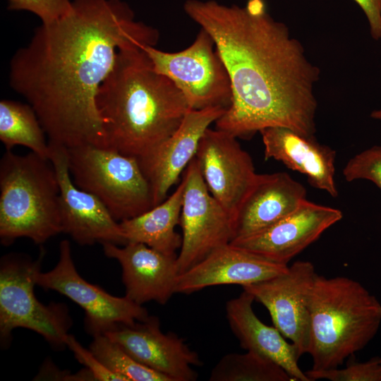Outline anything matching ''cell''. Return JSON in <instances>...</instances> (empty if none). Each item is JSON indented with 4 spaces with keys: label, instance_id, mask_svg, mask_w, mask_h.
<instances>
[{
    "label": "cell",
    "instance_id": "cell-1",
    "mask_svg": "<svg viewBox=\"0 0 381 381\" xmlns=\"http://www.w3.org/2000/svg\"><path fill=\"white\" fill-rule=\"evenodd\" d=\"M60 19L37 28L12 56L11 87L35 110L51 145L107 147L97 106L119 52L155 46L159 32L122 0H71Z\"/></svg>",
    "mask_w": 381,
    "mask_h": 381
},
{
    "label": "cell",
    "instance_id": "cell-2",
    "mask_svg": "<svg viewBox=\"0 0 381 381\" xmlns=\"http://www.w3.org/2000/svg\"><path fill=\"white\" fill-rule=\"evenodd\" d=\"M183 9L210 35L230 78L231 104L215 128L244 139L274 126L314 137L320 71L263 0L243 6L187 0Z\"/></svg>",
    "mask_w": 381,
    "mask_h": 381
},
{
    "label": "cell",
    "instance_id": "cell-3",
    "mask_svg": "<svg viewBox=\"0 0 381 381\" xmlns=\"http://www.w3.org/2000/svg\"><path fill=\"white\" fill-rule=\"evenodd\" d=\"M143 47L119 50L97 96L107 147L138 159L169 138L190 109L176 85L155 70Z\"/></svg>",
    "mask_w": 381,
    "mask_h": 381
},
{
    "label": "cell",
    "instance_id": "cell-4",
    "mask_svg": "<svg viewBox=\"0 0 381 381\" xmlns=\"http://www.w3.org/2000/svg\"><path fill=\"white\" fill-rule=\"evenodd\" d=\"M308 354L315 371L339 368L363 349L381 324V303L360 282L317 274L310 291Z\"/></svg>",
    "mask_w": 381,
    "mask_h": 381
},
{
    "label": "cell",
    "instance_id": "cell-5",
    "mask_svg": "<svg viewBox=\"0 0 381 381\" xmlns=\"http://www.w3.org/2000/svg\"><path fill=\"white\" fill-rule=\"evenodd\" d=\"M62 232L59 185L48 159L6 150L0 160V238L42 244Z\"/></svg>",
    "mask_w": 381,
    "mask_h": 381
},
{
    "label": "cell",
    "instance_id": "cell-6",
    "mask_svg": "<svg viewBox=\"0 0 381 381\" xmlns=\"http://www.w3.org/2000/svg\"><path fill=\"white\" fill-rule=\"evenodd\" d=\"M66 152L75 185L96 196L116 221L135 217L154 207L138 158L92 145L66 148Z\"/></svg>",
    "mask_w": 381,
    "mask_h": 381
},
{
    "label": "cell",
    "instance_id": "cell-7",
    "mask_svg": "<svg viewBox=\"0 0 381 381\" xmlns=\"http://www.w3.org/2000/svg\"><path fill=\"white\" fill-rule=\"evenodd\" d=\"M44 252L37 260L20 253L4 255L0 262V339L9 344L14 329L32 330L53 347L64 348L72 320L64 303L44 305L35 297L34 286Z\"/></svg>",
    "mask_w": 381,
    "mask_h": 381
},
{
    "label": "cell",
    "instance_id": "cell-8",
    "mask_svg": "<svg viewBox=\"0 0 381 381\" xmlns=\"http://www.w3.org/2000/svg\"><path fill=\"white\" fill-rule=\"evenodd\" d=\"M143 49L155 70L167 76L184 95L190 109L231 104L232 90L226 68L210 35L203 29L187 48L176 52L154 46Z\"/></svg>",
    "mask_w": 381,
    "mask_h": 381
},
{
    "label": "cell",
    "instance_id": "cell-9",
    "mask_svg": "<svg viewBox=\"0 0 381 381\" xmlns=\"http://www.w3.org/2000/svg\"><path fill=\"white\" fill-rule=\"evenodd\" d=\"M184 182L179 225L182 244L177 255L179 274L202 260L235 238V222L214 198L202 177L195 157L182 178Z\"/></svg>",
    "mask_w": 381,
    "mask_h": 381
},
{
    "label": "cell",
    "instance_id": "cell-10",
    "mask_svg": "<svg viewBox=\"0 0 381 381\" xmlns=\"http://www.w3.org/2000/svg\"><path fill=\"white\" fill-rule=\"evenodd\" d=\"M36 285L56 291L80 306L85 314V329L92 337L105 334L120 324L132 325L149 317L142 305L125 296H112L85 280L75 268L67 239L59 243L56 266L49 272H37Z\"/></svg>",
    "mask_w": 381,
    "mask_h": 381
},
{
    "label": "cell",
    "instance_id": "cell-11",
    "mask_svg": "<svg viewBox=\"0 0 381 381\" xmlns=\"http://www.w3.org/2000/svg\"><path fill=\"white\" fill-rule=\"evenodd\" d=\"M317 274L312 262L299 260L283 274L243 286L267 308L274 326L296 346L300 357L309 350L308 303Z\"/></svg>",
    "mask_w": 381,
    "mask_h": 381
},
{
    "label": "cell",
    "instance_id": "cell-12",
    "mask_svg": "<svg viewBox=\"0 0 381 381\" xmlns=\"http://www.w3.org/2000/svg\"><path fill=\"white\" fill-rule=\"evenodd\" d=\"M236 138L225 131L208 128L195 156L210 193L234 222L258 174L251 157Z\"/></svg>",
    "mask_w": 381,
    "mask_h": 381
},
{
    "label": "cell",
    "instance_id": "cell-13",
    "mask_svg": "<svg viewBox=\"0 0 381 381\" xmlns=\"http://www.w3.org/2000/svg\"><path fill=\"white\" fill-rule=\"evenodd\" d=\"M49 160L59 185V205L62 232L82 246L110 243H126L119 222L94 195L78 188L68 164L66 148L49 144Z\"/></svg>",
    "mask_w": 381,
    "mask_h": 381
},
{
    "label": "cell",
    "instance_id": "cell-14",
    "mask_svg": "<svg viewBox=\"0 0 381 381\" xmlns=\"http://www.w3.org/2000/svg\"><path fill=\"white\" fill-rule=\"evenodd\" d=\"M341 211L306 199L270 226L234 239L230 244L270 261L288 265L292 258L341 219Z\"/></svg>",
    "mask_w": 381,
    "mask_h": 381
},
{
    "label": "cell",
    "instance_id": "cell-15",
    "mask_svg": "<svg viewBox=\"0 0 381 381\" xmlns=\"http://www.w3.org/2000/svg\"><path fill=\"white\" fill-rule=\"evenodd\" d=\"M105 334L137 361L170 381H195L198 378L193 367L202 364L198 354L183 339L174 333H164L155 316L132 325L120 324Z\"/></svg>",
    "mask_w": 381,
    "mask_h": 381
},
{
    "label": "cell",
    "instance_id": "cell-16",
    "mask_svg": "<svg viewBox=\"0 0 381 381\" xmlns=\"http://www.w3.org/2000/svg\"><path fill=\"white\" fill-rule=\"evenodd\" d=\"M226 110L221 107L190 109L169 138L148 155L138 159L150 184L154 207L167 198L170 188L195 157L205 131Z\"/></svg>",
    "mask_w": 381,
    "mask_h": 381
},
{
    "label": "cell",
    "instance_id": "cell-17",
    "mask_svg": "<svg viewBox=\"0 0 381 381\" xmlns=\"http://www.w3.org/2000/svg\"><path fill=\"white\" fill-rule=\"evenodd\" d=\"M102 245L104 255L119 262L125 296L130 300L142 306L149 301L164 305L175 294L177 255L138 242H128L122 247L110 243Z\"/></svg>",
    "mask_w": 381,
    "mask_h": 381
},
{
    "label": "cell",
    "instance_id": "cell-18",
    "mask_svg": "<svg viewBox=\"0 0 381 381\" xmlns=\"http://www.w3.org/2000/svg\"><path fill=\"white\" fill-rule=\"evenodd\" d=\"M282 265L230 243L210 253L176 278L175 294H190L212 286L246 285L262 282L286 272Z\"/></svg>",
    "mask_w": 381,
    "mask_h": 381
},
{
    "label": "cell",
    "instance_id": "cell-19",
    "mask_svg": "<svg viewBox=\"0 0 381 381\" xmlns=\"http://www.w3.org/2000/svg\"><path fill=\"white\" fill-rule=\"evenodd\" d=\"M266 160L274 159L307 177L309 184L332 197L338 196L335 183L336 152L314 137L288 128L268 127L260 131Z\"/></svg>",
    "mask_w": 381,
    "mask_h": 381
},
{
    "label": "cell",
    "instance_id": "cell-20",
    "mask_svg": "<svg viewBox=\"0 0 381 381\" xmlns=\"http://www.w3.org/2000/svg\"><path fill=\"white\" fill-rule=\"evenodd\" d=\"M306 189L286 172L258 174L235 218V238L262 230L295 211Z\"/></svg>",
    "mask_w": 381,
    "mask_h": 381
},
{
    "label": "cell",
    "instance_id": "cell-21",
    "mask_svg": "<svg viewBox=\"0 0 381 381\" xmlns=\"http://www.w3.org/2000/svg\"><path fill=\"white\" fill-rule=\"evenodd\" d=\"M253 296L246 291L227 301L226 315L230 329L240 346L279 365L296 381H311L298 365L296 346L274 326L263 323L255 315Z\"/></svg>",
    "mask_w": 381,
    "mask_h": 381
},
{
    "label": "cell",
    "instance_id": "cell-22",
    "mask_svg": "<svg viewBox=\"0 0 381 381\" xmlns=\"http://www.w3.org/2000/svg\"><path fill=\"white\" fill-rule=\"evenodd\" d=\"M184 182L163 202L135 217L119 222L123 236L128 242L144 243L162 253L178 255L182 236L175 227L180 223Z\"/></svg>",
    "mask_w": 381,
    "mask_h": 381
},
{
    "label": "cell",
    "instance_id": "cell-23",
    "mask_svg": "<svg viewBox=\"0 0 381 381\" xmlns=\"http://www.w3.org/2000/svg\"><path fill=\"white\" fill-rule=\"evenodd\" d=\"M40 120L28 104L11 99L0 102V140L6 150L17 145L49 159L50 147Z\"/></svg>",
    "mask_w": 381,
    "mask_h": 381
},
{
    "label": "cell",
    "instance_id": "cell-24",
    "mask_svg": "<svg viewBox=\"0 0 381 381\" xmlns=\"http://www.w3.org/2000/svg\"><path fill=\"white\" fill-rule=\"evenodd\" d=\"M210 381H292L277 363L251 351L223 356L210 372Z\"/></svg>",
    "mask_w": 381,
    "mask_h": 381
},
{
    "label": "cell",
    "instance_id": "cell-25",
    "mask_svg": "<svg viewBox=\"0 0 381 381\" xmlns=\"http://www.w3.org/2000/svg\"><path fill=\"white\" fill-rule=\"evenodd\" d=\"M89 349L108 370L126 381H170L167 376L137 361L105 334L94 336Z\"/></svg>",
    "mask_w": 381,
    "mask_h": 381
},
{
    "label": "cell",
    "instance_id": "cell-26",
    "mask_svg": "<svg viewBox=\"0 0 381 381\" xmlns=\"http://www.w3.org/2000/svg\"><path fill=\"white\" fill-rule=\"evenodd\" d=\"M311 380L325 379L330 381H381V357L374 356L365 362L349 361L344 368L305 372Z\"/></svg>",
    "mask_w": 381,
    "mask_h": 381
},
{
    "label": "cell",
    "instance_id": "cell-27",
    "mask_svg": "<svg viewBox=\"0 0 381 381\" xmlns=\"http://www.w3.org/2000/svg\"><path fill=\"white\" fill-rule=\"evenodd\" d=\"M346 181L358 179L374 183L381 190V145H375L351 157L343 169Z\"/></svg>",
    "mask_w": 381,
    "mask_h": 381
},
{
    "label": "cell",
    "instance_id": "cell-28",
    "mask_svg": "<svg viewBox=\"0 0 381 381\" xmlns=\"http://www.w3.org/2000/svg\"><path fill=\"white\" fill-rule=\"evenodd\" d=\"M8 8L28 11L37 16L42 24L53 23L71 9V0H7Z\"/></svg>",
    "mask_w": 381,
    "mask_h": 381
},
{
    "label": "cell",
    "instance_id": "cell-29",
    "mask_svg": "<svg viewBox=\"0 0 381 381\" xmlns=\"http://www.w3.org/2000/svg\"><path fill=\"white\" fill-rule=\"evenodd\" d=\"M66 346L73 353L78 362L93 375L95 381H126L123 377L108 370L90 349H85L73 335L68 334Z\"/></svg>",
    "mask_w": 381,
    "mask_h": 381
},
{
    "label": "cell",
    "instance_id": "cell-30",
    "mask_svg": "<svg viewBox=\"0 0 381 381\" xmlns=\"http://www.w3.org/2000/svg\"><path fill=\"white\" fill-rule=\"evenodd\" d=\"M36 380L95 381L93 375L85 368L76 373L71 374L61 371L51 361L44 363Z\"/></svg>",
    "mask_w": 381,
    "mask_h": 381
},
{
    "label": "cell",
    "instance_id": "cell-31",
    "mask_svg": "<svg viewBox=\"0 0 381 381\" xmlns=\"http://www.w3.org/2000/svg\"><path fill=\"white\" fill-rule=\"evenodd\" d=\"M363 11L370 26L371 37L381 39V0H354Z\"/></svg>",
    "mask_w": 381,
    "mask_h": 381
},
{
    "label": "cell",
    "instance_id": "cell-32",
    "mask_svg": "<svg viewBox=\"0 0 381 381\" xmlns=\"http://www.w3.org/2000/svg\"><path fill=\"white\" fill-rule=\"evenodd\" d=\"M370 116L374 119L381 121V109L372 111Z\"/></svg>",
    "mask_w": 381,
    "mask_h": 381
}]
</instances>
